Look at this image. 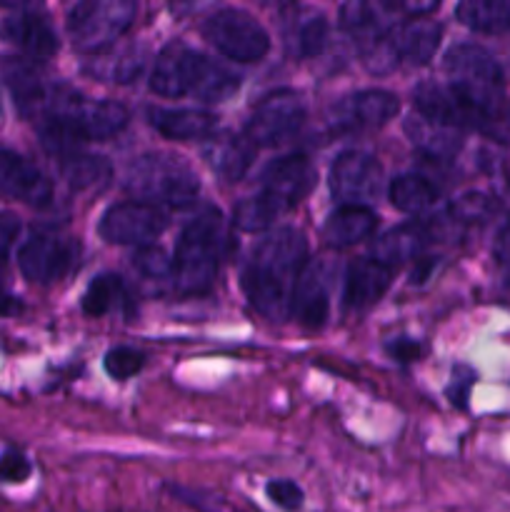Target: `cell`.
I'll return each instance as SVG.
<instances>
[{"instance_id": "1", "label": "cell", "mask_w": 510, "mask_h": 512, "mask_svg": "<svg viewBox=\"0 0 510 512\" xmlns=\"http://www.w3.org/2000/svg\"><path fill=\"white\" fill-rule=\"evenodd\" d=\"M308 263V243L303 233L280 228L260 240L243 270V288L250 305L270 320L293 315L295 288Z\"/></svg>"}, {"instance_id": "2", "label": "cell", "mask_w": 510, "mask_h": 512, "mask_svg": "<svg viewBox=\"0 0 510 512\" xmlns=\"http://www.w3.org/2000/svg\"><path fill=\"white\" fill-rule=\"evenodd\" d=\"M220 243H223V218L208 205L185 225L175 248L173 278L180 293L200 295L210 290L218 273Z\"/></svg>"}, {"instance_id": "3", "label": "cell", "mask_w": 510, "mask_h": 512, "mask_svg": "<svg viewBox=\"0 0 510 512\" xmlns=\"http://www.w3.org/2000/svg\"><path fill=\"white\" fill-rule=\"evenodd\" d=\"M445 75L448 88L455 90L485 120V125L500 113L505 83L500 65L488 50L473 43L455 45L445 55Z\"/></svg>"}, {"instance_id": "4", "label": "cell", "mask_w": 510, "mask_h": 512, "mask_svg": "<svg viewBox=\"0 0 510 512\" xmlns=\"http://www.w3.org/2000/svg\"><path fill=\"white\" fill-rule=\"evenodd\" d=\"M198 178L180 158L163 153H150L135 160L125 175V190L133 198L150 205H180L193 203L198 195Z\"/></svg>"}, {"instance_id": "5", "label": "cell", "mask_w": 510, "mask_h": 512, "mask_svg": "<svg viewBox=\"0 0 510 512\" xmlns=\"http://www.w3.org/2000/svg\"><path fill=\"white\" fill-rule=\"evenodd\" d=\"M138 0H78L68 15V33L80 53H105L133 25Z\"/></svg>"}, {"instance_id": "6", "label": "cell", "mask_w": 510, "mask_h": 512, "mask_svg": "<svg viewBox=\"0 0 510 512\" xmlns=\"http://www.w3.org/2000/svg\"><path fill=\"white\" fill-rule=\"evenodd\" d=\"M40 118H58L83 140H108L128 125V110L113 100H85L53 88Z\"/></svg>"}, {"instance_id": "7", "label": "cell", "mask_w": 510, "mask_h": 512, "mask_svg": "<svg viewBox=\"0 0 510 512\" xmlns=\"http://www.w3.org/2000/svg\"><path fill=\"white\" fill-rule=\"evenodd\" d=\"M203 35L215 50L238 63H255L270 50V38L265 28L245 10H218L205 20Z\"/></svg>"}, {"instance_id": "8", "label": "cell", "mask_w": 510, "mask_h": 512, "mask_svg": "<svg viewBox=\"0 0 510 512\" xmlns=\"http://www.w3.org/2000/svg\"><path fill=\"white\" fill-rule=\"evenodd\" d=\"M305 123L303 98L293 90H275L255 105L248 118V138L255 145H278L293 138Z\"/></svg>"}, {"instance_id": "9", "label": "cell", "mask_w": 510, "mask_h": 512, "mask_svg": "<svg viewBox=\"0 0 510 512\" xmlns=\"http://www.w3.org/2000/svg\"><path fill=\"white\" fill-rule=\"evenodd\" d=\"M168 228V215L158 205L125 200L105 210L100 218V238L115 245H148Z\"/></svg>"}, {"instance_id": "10", "label": "cell", "mask_w": 510, "mask_h": 512, "mask_svg": "<svg viewBox=\"0 0 510 512\" xmlns=\"http://www.w3.org/2000/svg\"><path fill=\"white\" fill-rule=\"evenodd\" d=\"M383 185V170H380L378 160L368 153H343L335 160L333 170H330V190H333L335 200L343 205H363L373 203Z\"/></svg>"}, {"instance_id": "11", "label": "cell", "mask_w": 510, "mask_h": 512, "mask_svg": "<svg viewBox=\"0 0 510 512\" xmlns=\"http://www.w3.org/2000/svg\"><path fill=\"white\" fill-rule=\"evenodd\" d=\"M75 260V245L68 238L38 233L25 240L18 253V265L30 283L50 285L68 275Z\"/></svg>"}, {"instance_id": "12", "label": "cell", "mask_w": 510, "mask_h": 512, "mask_svg": "<svg viewBox=\"0 0 510 512\" xmlns=\"http://www.w3.org/2000/svg\"><path fill=\"white\" fill-rule=\"evenodd\" d=\"M205 60H208L205 55L195 53L185 43L165 45L155 58L150 88L163 98H180V95L195 93Z\"/></svg>"}, {"instance_id": "13", "label": "cell", "mask_w": 510, "mask_h": 512, "mask_svg": "<svg viewBox=\"0 0 510 512\" xmlns=\"http://www.w3.org/2000/svg\"><path fill=\"white\" fill-rule=\"evenodd\" d=\"M400 103L388 90H360L340 100L330 113V125L340 133H360V130L383 128L398 115Z\"/></svg>"}, {"instance_id": "14", "label": "cell", "mask_w": 510, "mask_h": 512, "mask_svg": "<svg viewBox=\"0 0 510 512\" xmlns=\"http://www.w3.org/2000/svg\"><path fill=\"white\" fill-rule=\"evenodd\" d=\"M318 173L303 155H285V158L273 160L263 170L260 178V193L268 195L280 210H290L300 200L308 198L310 190L315 188Z\"/></svg>"}, {"instance_id": "15", "label": "cell", "mask_w": 510, "mask_h": 512, "mask_svg": "<svg viewBox=\"0 0 510 512\" xmlns=\"http://www.w3.org/2000/svg\"><path fill=\"white\" fill-rule=\"evenodd\" d=\"M413 100L415 108H418V115H423L430 123L443 125V128L463 130L475 128V125H485V120L455 90H450L448 85L420 83L415 88Z\"/></svg>"}, {"instance_id": "16", "label": "cell", "mask_w": 510, "mask_h": 512, "mask_svg": "<svg viewBox=\"0 0 510 512\" xmlns=\"http://www.w3.org/2000/svg\"><path fill=\"white\" fill-rule=\"evenodd\" d=\"M0 193L40 208L50 203L53 188L30 160L10 150H0Z\"/></svg>"}, {"instance_id": "17", "label": "cell", "mask_w": 510, "mask_h": 512, "mask_svg": "<svg viewBox=\"0 0 510 512\" xmlns=\"http://www.w3.org/2000/svg\"><path fill=\"white\" fill-rule=\"evenodd\" d=\"M0 35L5 43L15 45L20 53H25L33 60H48L58 53V35H55L53 25L38 13H15L3 20L0 25Z\"/></svg>"}, {"instance_id": "18", "label": "cell", "mask_w": 510, "mask_h": 512, "mask_svg": "<svg viewBox=\"0 0 510 512\" xmlns=\"http://www.w3.org/2000/svg\"><path fill=\"white\" fill-rule=\"evenodd\" d=\"M255 158V143L248 135L223 133L218 138H210L205 145V160L210 168L228 183H238L248 173L250 163Z\"/></svg>"}, {"instance_id": "19", "label": "cell", "mask_w": 510, "mask_h": 512, "mask_svg": "<svg viewBox=\"0 0 510 512\" xmlns=\"http://www.w3.org/2000/svg\"><path fill=\"white\" fill-rule=\"evenodd\" d=\"M390 285V268L375 258L358 260L345 275V305L350 310H365L378 303Z\"/></svg>"}, {"instance_id": "20", "label": "cell", "mask_w": 510, "mask_h": 512, "mask_svg": "<svg viewBox=\"0 0 510 512\" xmlns=\"http://www.w3.org/2000/svg\"><path fill=\"white\" fill-rule=\"evenodd\" d=\"M3 78L8 83L10 93H13L15 103H18V108L25 115L43 113L53 88L43 83V78H40V73L33 65L18 58L3 60Z\"/></svg>"}, {"instance_id": "21", "label": "cell", "mask_w": 510, "mask_h": 512, "mask_svg": "<svg viewBox=\"0 0 510 512\" xmlns=\"http://www.w3.org/2000/svg\"><path fill=\"white\" fill-rule=\"evenodd\" d=\"M150 123L158 130L160 135L170 140H195V138H208L218 128V118L205 110H153L150 113Z\"/></svg>"}, {"instance_id": "22", "label": "cell", "mask_w": 510, "mask_h": 512, "mask_svg": "<svg viewBox=\"0 0 510 512\" xmlns=\"http://www.w3.org/2000/svg\"><path fill=\"white\" fill-rule=\"evenodd\" d=\"M430 233L418 223H405L400 228L388 230L383 238L375 243V260H380L383 265L393 268L398 263H408L415 260L428 245Z\"/></svg>"}, {"instance_id": "23", "label": "cell", "mask_w": 510, "mask_h": 512, "mask_svg": "<svg viewBox=\"0 0 510 512\" xmlns=\"http://www.w3.org/2000/svg\"><path fill=\"white\" fill-rule=\"evenodd\" d=\"M375 228V215L363 205H340L328 220H325V240L333 248H350L368 238Z\"/></svg>"}, {"instance_id": "24", "label": "cell", "mask_w": 510, "mask_h": 512, "mask_svg": "<svg viewBox=\"0 0 510 512\" xmlns=\"http://www.w3.org/2000/svg\"><path fill=\"white\" fill-rule=\"evenodd\" d=\"M440 35H443V30H440L438 23H433V20L428 18H415L398 30L393 43L400 58L423 65L428 63L435 55V50H438Z\"/></svg>"}, {"instance_id": "25", "label": "cell", "mask_w": 510, "mask_h": 512, "mask_svg": "<svg viewBox=\"0 0 510 512\" xmlns=\"http://www.w3.org/2000/svg\"><path fill=\"white\" fill-rule=\"evenodd\" d=\"M455 15L475 33L498 35L510 30V0H458Z\"/></svg>"}, {"instance_id": "26", "label": "cell", "mask_w": 510, "mask_h": 512, "mask_svg": "<svg viewBox=\"0 0 510 512\" xmlns=\"http://www.w3.org/2000/svg\"><path fill=\"white\" fill-rule=\"evenodd\" d=\"M293 315L308 328H318L328 315V290H325L323 275L315 268H305L300 283L295 288Z\"/></svg>"}, {"instance_id": "27", "label": "cell", "mask_w": 510, "mask_h": 512, "mask_svg": "<svg viewBox=\"0 0 510 512\" xmlns=\"http://www.w3.org/2000/svg\"><path fill=\"white\" fill-rule=\"evenodd\" d=\"M405 133L413 140L415 148H420L430 158H448V155H453L460 148L458 130L430 123V120H425L418 113L405 120Z\"/></svg>"}, {"instance_id": "28", "label": "cell", "mask_w": 510, "mask_h": 512, "mask_svg": "<svg viewBox=\"0 0 510 512\" xmlns=\"http://www.w3.org/2000/svg\"><path fill=\"white\" fill-rule=\"evenodd\" d=\"M435 188L420 175H400L390 183V203L403 213H423L435 203Z\"/></svg>"}, {"instance_id": "29", "label": "cell", "mask_w": 510, "mask_h": 512, "mask_svg": "<svg viewBox=\"0 0 510 512\" xmlns=\"http://www.w3.org/2000/svg\"><path fill=\"white\" fill-rule=\"evenodd\" d=\"M280 215H283V210H280L268 195L255 193L235 205L233 220L240 230H245V233H260V230H268Z\"/></svg>"}, {"instance_id": "30", "label": "cell", "mask_w": 510, "mask_h": 512, "mask_svg": "<svg viewBox=\"0 0 510 512\" xmlns=\"http://www.w3.org/2000/svg\"><path fill=\"white\" fill-rule=\"evenodd\" d=\"M63 165V175L73 188H95V185L105 183L110 175V165L105 163L100 155L88 153H73L68 158L60 160Z\"/></svg>"}, {"instance_id": "31", "label": "cell", "mask_w": 510, "mask_h": 512, "mask_svg": "<svg viewBox=\"0 0 510 512\" xmlns=\"http://www.w3.org/2000/svg\"><path fill=\"white\" fill-rule=\"evenodd\" d=\"M120 298H123V283L118 275H100L85 290L83 313L90 318H100V315L110 313L120 303Z\"/></svg>"}, {"instance_id": "32", "label": "cell", "mask_w": 510, "mask_h": 512, "mask_svg": "<svg viewBox=\"0 0 510 512\" xmlns=\"http://www.w3.org/2000/svg\"><path fill=\"white\" fill-rule=\"evenodd\" d=\"M328 35V20L323 15H310L303 23H298V30H295V50L303 58H315L328 45Z\"/></svg>"}, {"instance_id": "33", "label": "cell", "mask_w": 510, "mask_h": 512, "mask_svg": "<svg viewBox=\"0 0 510 512\" xmlns=\"http://www.w3.org/2000/svg\"><path fill=\"white\" fill-rule=\"evenodd\" d=\"M143 368V353H138L135 348H113L105 353V370H108L110 378L115 380H128L135 373H140Z\"/></svg>"}, {"instance_id": "34", "label": "cell", "mask_w": 510, "mask_h": 512, "mask_svg": "<svg viewBox=\"0 0 510 512\" xmlns=\"http://www.w3.org/2000/svg\"><path fill=\"white\" fill-rule=\"evenodd\" d=\"M133 263L138 265L140 273L148 275V278H163V275L173 273V260L165 258L163 250H158V248L138 250V255H135Z\"/></svg>"}, {"instance_id": "35", "label": "cell", "mask_w": 510, "mask_h": 512, "mask_svg": "<svg viewBox=\"0 0 510 512\" xmlns=\"http://www.w3.org/2000/svg\"><path fill=\"white\" fill-rule=\"evenodd\" d=\"M268 498L273 500L278 508L293 512L303 505V490H300L293 480H273V483H268Z\"/></svg>"}, {"instance_id": "36", "label": "cell", "mask_w": 510, "mask_h": 512, "mask_svg": "<svg viewBox=\"0 0 510 512\" xmlns=\"http://www.w3.org/2000/svg\"><path fill=\"white\" fill-rule=\"evenodd\" d=\"M30 475V463L25 460V455L20 453H5L0 455V480H8V483H20Z\"/></svg>"}, {"instance_id": "37", "label": "cell", "mask_w": 510, "mask_h": 512, "mask_svg": "<svg viewBox=\"0 0 510 512\" xmlns=\"http://www.w3.org/2000/svg\"><path fill=\"white\" fill-rule=\"evenodd\" d=\"M493 255H495V263H498L500 275L505 278V283H510V220L500 228L498 238H495Z\"/></svg>"}, {"instance_id": "38", "label": "cell", "mask_w": 510, "mask_h": 512, "mask_svg": "<svg viewBox=\"0 0 510 512\" xmlns=\"http://www.w3.org/2000/svg\"><path fill=\"white\" fill-rule=\"evenodd\" d=\"M473 378H475L473 370L463 368V365H458V368L453 370V380H450L448 395L455 405H465V400H468V393H470V385H473Z\"/></svg>"}, {"instance_id": "39", "label": "cell", "mask_w": 510, "mask_h": 512, "mask_svg": "<svg viewBox=\"0 0 510 512\" xmlns=\"http://www.w3.org/2000/svg\"><path fill=\"white\" fill-rule=\"evenodd\" d=\"M20 233V220L13 213H0V258H5V253L10 250V245L15 243Z\"/></svg>"}, {"instance_id": "40", "label": "cell", "mask_w": 510, "mask_h": 512, "mask_svg": "<svg viewBox=\"0 0 510 512\" xmlns=\"http://www.w3.org/2000/svg\"><path fill=\"white\" fill-rule=\"evenodd\" d=\"M390 353H393L398 360H405V363H408V360H418L420 345L415 343V340L398 338L393 345H390Z\"/></svg>"}, {"instance_id": "41", "label": "cell", "mask_w": 510, "mask_h": 512, "mask_svg": "<svg viewBox=\"0 0 510 512\" xmlns=\"http://www.w3.org/2000/svg\"><path fill=\"white\" fill-rule=\"evenodd\" d=\"M400 8L405 10V13L415 15V18H423V15L433 13L435 8H438L443 0H398Z\"/></svg>"}, {"instance_id": "42", "label": "cell", "mask_w": 510, "mask_h": 512, "mask_svg": "<svg viewBox=\"0 0 510 512\" xmlns=\"http://www.w3.org/2000/svg\"><path fill=\"white\" fill-rule=\"evenodd\" d=\"M33 0H0V5L3 8H25V5H30Z\"/></svg>"}, {"instance_id": "43", "label": "cell", "mask_w": 510, "mask_h": 512, "mask_svg": "<svg viewBox=\"0 0 510 512\" xmlns=\"http://www.w3.org/2000/svg\"><path fill=\"white\" fill-rule=\"evenodd\" d=\"M3 283H5V265H3V258H0V303H3V300H5Z\"/></svg>"}, {"instance_id": "44", "label": "cell", "mask_w": 510, "mask_h": 512, "mask_svg": "<svg viewBox=\"0 0 510 512\" xmlns=\"http://www.w3.org/2000/svg\"><path fill=\"white\" fill-rule=\"evenodd\" d=\"M508 183H510V168H508Z\"/></svg>"}]
</instances>
